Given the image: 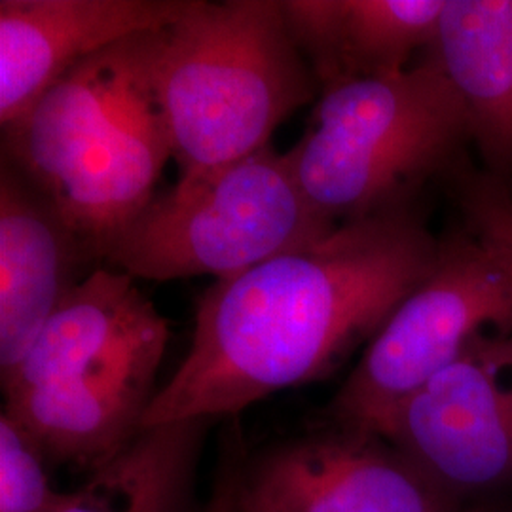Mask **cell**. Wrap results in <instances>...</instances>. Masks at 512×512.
Masks as SVG:
<instances>
[{"label":"cell","instance_id":"3","mask_svg":"<svg viewBox=\"0 0 512 512\" xmlns=\"http://www.w3.org/2000/svg\"><path fill=\"white\" fill-rule=\"evenodd\" d=\"M467 143V110L425 50L401 73L319 93L308 128L287 156L311 205L344 224L412 203L427 179L458 167Z\"/></svg>","mask_w":512,"mask_h":512},{"label":"cell","instance_id":"12","mask_svg":"<svg viewBox=\"0 0 512 512\" xmlns=\"http://www.w3.org/2000/svg\"><path fill=\"white\" fill-rule=\"evenodd\" d=\"M154 42V40H152ZM171 158L164 116L147 78L120 116L50 194L55 207L95 262L156 196V183Z\"/></svg>","mask_w":512,"mask_h":512},{"label":"cell","instance_id":"5","mask_svg":"<svg viewBox=\"0 0 512 512\" xmlns=\"http://www.w3.org/2000/svg\"><path fill=\"white\" fill-rule=\"evenodd\" d=\"M370 338L323 423L378 433L385 420L480 336L512 330V275L465 230Z\"/></svg>","mask_w":512,"mask_h":512},{"label":"cell","instance_id":"13","mask_svg":"<svg viewBox=\"0 0 512 512\" xmlns=\"http://www.w3.org/2000/svg\"><path fill=\"white\" fill-rule=\"evenodd\" d=\"M319 90L401 73L437 35L444 0H281Z\"/></svg>","mask_w":512,"mask_h":512},{"label":"cell","instance_id":"18","mask_svg":"<svg viewBox=\"0 0 512 512\" xmlns=\"http://www.w3.org/2000/svg\"><path fill=\"white\" fill-rule=\"evenodd\" d=\"M454 175H458L456 194L467 232L473 234L512 275L511 186L488 171H465L463 165L454 169Z\"/></svg>","mask_w":512,"mask_h":512},{"label":"cell","instance_id":"15","mask_svg":"<svg viewBox=\"0 0 512 512\" xmlns=\"http://www.w3.org/2000/svg\"><path fill=\"white\" fill-rule=\"evenodd\" d=\"M427 52L463 103L488 173L512 177V0H444Z\"/></svg>","mask_w":512,"mask_h":512},{"label":"cell","instance_id":"19","mask_svg":"<svg viewBox=\"0 0 512 512\" xmlns=\"http://www.w3.org/2000/svg\"><path fill=\"white\" fill-rule=\"evenodd\" d=\"M247 452L249 450L245 448L241 435L236 431V427H232V431L222 444L215 482L202 512H241L239 486Z\"/></svg>","mask_w":512,"mask_h":512},{"label":"cell","instance_id":"9","mask_svg":"<svg viewBox=\"0 0 512 512\" xmlns=\"http://www.w3.org/2000/svg\"><path fill=\"white\" fill-rule=\"evenodd\" d=\"M186 0H0V126L19 120L78 63L162 31Z\"/></svg>","mask_w":512,"mask_h":512},{"label":"cell","instance_id":"10","mask_svg":"<svg viewBox=\"0 0 512 512\" xmlns=\"http://www.w3.org/2000/svg\"><path fill=\"white\" fill-rule=\"evenodd\" d=\"M95 262L52 198L0 162V380Z\"/></svg>","mask_w":512,"mask_h":512},{"label":"cell","instance_id":"8","mask_svg":"<svg viewBox=\"0 0 512 512\" xmlns=\"http://www.w3.org/2000/svg\"><path fill=\"white\" fill-rule=\"evenodd\" d=\"M169 325L105 365L4 397L2 410L37 440L52 467L93 475L143 431Z\"/></svg>","mask_w":512,"mask_h":512},{"label":"cell","instance_id":"2","mask_svg":"<svg viewBox=\"0 0 512 512\" xmlns=\"http://www.w3.org/2000/svg\"><path fill=\"white\" fill-rule=\"evenodd\" d=\"M150 88L179 179L268 147L277 126L321 93L281 0H186L154 33Z\"/></svg>","mask_w":512,"mask_h":512},{"label":"cell","instance_id":"6","mask_svg":"<svg viewBox=\"0 0 512 512\" xmlns=\"http://www.w3.org/2000/svg\"><path fill=\"white\" fill-rule=\"evenodd\" d=\"M463 503L512 488V330L480 336L380 427Z\"/></svg>","mask_w":512,"mask_h":512},{"label":"cell","instance_id":"4","mask_svg":"<svg viewBox=\"0 0 512 512\" xmlns=\"http://www.w3.org/2000/svg\"><path fill=\"white\" fill-rule=\"evenodd\" d=\"M319 213L272 145L156 194L110 245L105 264L133 279H226L329 236Z\"/></svg>","mask_w":512,"mask_h":512},{"label":"cell","instance_id":"1","mask_svg":"<svg viewBox=\"0 0 512 512\" xmlns=\"http://www.w3.org/2000/svg\"><path fill=\"white\" fill-rule=\"evenodd\" d=\"M439 245L414 203H403L217 279L198 298L190 348L143 429L236 418L283 389L327 378L431 274Z\"/></svg>","mask_w":512,"mask_h":512},{"label":"cell","instance_id":"14","mask_svg":"<svg viewBox=\"0 0 512 512\" xmlns=\"http://www.w3.org/2000/svg\"><path fill=\"white\" fill-rule=\"evenodd\" d=\"M165 323L133 277L99 264L46 321L21 363L0 380L2 393H23L105 365Z\"/></svg>","mask_w":512,"mask_h":512},{"label":"cell","instance_id":"7","mask_svg":"<svg viewBox=\"0 0 512 512\" xmlns=\"http://www.w3.org/2000/svg\"><path fill=\"white\" fill-rule=\"evenodd\" d=\"M241 512H467L378 433L319 423L247 452Z\"/></svg>","mask_w":512,"mask_h":512},{"label":"cell","instance_id":"17","mask_svg":"<svg viewBox=\"0 0 512 512\" xmlns=\"http://www.w3.org/2000/svg\"><path fill=\"white\" fill-rule=\"evenodd\" d=\"M52 463L33 435L2 410L0 414V512H63L74 492L57 490Z\"/></svg>","mask_w":512,"mask_h":512},{"label":"cell","instance_id":"11","mask_svg":"<svg viewBox=\"0 0 512 512\" xmlns=\"http://www.w3.org/2000/svg\"><path fill=\"white\" fill-rule=\"evenodd\" d=\"M152 40L128 38L78 63L2 128V158L50 196L145 82Z\"/></svg>","mask_w":512,"mask_h":512},{"label":"cell","instance_id":"16","mask_svg":"<svg viewBox=\"0 0 512 512\" xmlns=\"http://www.w3.org/2000/svg\"><path fill=\"white\" fill-rule=\"evenodd\" d=\"M213 421L190 418L143 429L86 476L63 512H202L198 469Z\"/></svg>","mask_w":512,"mask_h":512}]
</instances>
